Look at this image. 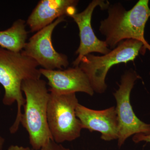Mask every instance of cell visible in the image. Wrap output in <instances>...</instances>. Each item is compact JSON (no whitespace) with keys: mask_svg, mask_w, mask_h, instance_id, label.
Segmentation results:
<instances>
[{"mask_svg":"<svg viewBox=\"0 0 150 150\" xmlns=\"http://www.w3.org/2000/svg\"><path fill=\"white\" fill-rule=\"evenodd\" d=\"M38 66L35 60L21 52H13L0 47V84L4 90L3 103L10 106L16 102L17 106L16 118L9 129L11 134H15L18 130L22 108L25 103L22 83L25 80L40 79L42 75Z\"/></svg>","mask_w":150,"mask_h":150,"instance_id":"obj_1","label":"cell"},{"mask_svg":"<svg viewBox=\"0 0 150 150\" xmlns=\"http://www.w3.org/2000/svg\"><path fill=\"white\" fill-rule=\"evenodd\" d=\"M108 14L100 22L99 30L105 36L108 48L114 49L123 40L134 39L143 43L145 51H150L144 37L145 26L150 17L149 0H139L129 11L116 4L108 7Z\"/></svg>","mask_w":150,"mask_h":150,"instance_id":"obj_2","label":"cell"},{"mask_svg":"<svg viewBox=\"0 0 150 150\" xmlns=\"http://www.w3.org/2000/svg\"><path fill=\"white\" fill-rule=\"evenodd\" d=\"M21 90L25 101L21 123L28 133L32 149L39 150L53 140L47 121L50 92L46 82L40 79L23 81Z\"/></svg>","mask_w":150,"mask_h":150,"instance_id":"obj_3","label":"cell"},{"mask_svg":"<svg viewBox=\"0 0 150 150\" xmlns=\"http://www.w3.org/2000/svg\"><path fill=\"white\" fill-rule=\"evenodd\" d=\"M144 45L134 39L123 40L109 53L103 56L91 54L84 56L79 67L88 78L94 91L104 93L107 88L105 80L109 69L116 64L133 62L140 52H145Z\"/></svg>","mask_w":150,"mask_h":150,"instance_id":"obj_4","label":"cell"},{"mask_svg":"<svg viewBox=\"0 0 150 150\" xmlns=\"http://www.w3.org/2000/svg\"><path fill=\"white\" fill-rule=\"evenodd\" d=\"M50 93L47 121L53 140L61 144L78 139L83 128L76 115L79 103L76 93Z\"/></svg>","mask_w":150,"mask_h":150,"instance_id":"obj_5","label":"cell"},{"mask_svg":"<svg viewBox=\"0 0 150 150\" xmlns=\"http://www.w3.org/2000/svg\"><path fill=\"white\" fill-rule=\"evenodd\" d=\"M140 78L134 70L127 71L121 77L119 88L113 93L116 102L115 110L118 119L119 148L132 135L150 134V124L143 122L137 117L130 101V95L135 81Z\"/></svg>","mask_w":150,"mask_h":150,"instance_id":"obj_6","label":"cell"},{"mask_svg":"<svg viewBox=\"0 0 150 150\" xmlns=\"http://www.w3.org/2000/svg\"><path fill=\"white\" fill-rule=\"evenodd\" d=\"M65 16L60 17L54 22L38 31L26 42L21 53L35 60L42 69L62 70L69 65L68 57L57 52L52 42L55 28L66 21Z\"/></svg>","mask_w":150,"mask_h":150,"instance_id":"obj_7","label":"cell"},{"mask_svg":"<svg viewBox=\"0 0 150 150\" xmlns=\"http://www.w3.org/2000/svg\"><path fill=\"white\" fill-rule=\"evenodd\" d=\"M97 6L101 9H106L109 7V3L101 0H94L84 10L71 16L77 25L80 39L79 46L76 52L78 56L73 63L74 67H78L82 58L88 54L97 52L104 55L111 51L105 41L99 40L96 37L92 27V16Z\"/></svg>","mask_w":150,"mask_h":150,"instance_id":"obj_8","label":"cell"},{"mask_svg":"<svg viewBox=\"0 0 150 150\" xmlns=\"http://www.w3.org/2000/svg\"><path fill=\"white\" fill-rule=\"evenodd\" d=\"M39 70L48 80L50 92L62 94L83 92L91 96L94 94L88 78L79 66L64 70Z\"/></svg>","mask_w":150,"mask_h":150,"instance_id":"obj_9","label":"cell"},{"mask_svg":"<svg viewBox=\"0 0 150 150\" xmlns=\"http://www.w3.org/2000/svg\"><path fill=\"white\" fill-rule=\"evenodd\" d=\"M76 113L83 129L101 133V139L104 141L118 139V122L115 106L98 110L79 103Z\"/></svg>","mask_w":150,"mask_h":150,"instance_id":"obj_10","label":"cell"},{"mask_svg":"<svg viewBox=\"0 0 150 150\" xmlns=\"http://www.w3.org/2000/svg\"><path fill=\"white\" fill-rule=\"evenodd\" d=\"M78 3L76 0H41L28 17L26 24L31 32H37L60 17H71L76 13Z\"/></svg>","mask_w":150,"mask_h":150,"instance_id":"obj_11","label":"cell"},{"mask_svg":"<svg viewBox=\"0 0 150 150\" xmlns=\"http://www.w3.org/2000/svg\"><path fill=\"white\" fill-rule=\"evenodd\" d=\"M25 21L17 20L9 28L0 30V47L13 52H21L26 43L28 33Z\"/></svg>","mask_w":150,"mask_h":150,"instance_id":"obj_12","label":"cell"},{"mask_svg":"<svg viewBox=\"0 0 150 150\" xmlns=\"http://www.w3.org/2000/svg\"><path fill=\"white\" fill-rule=\"evenodd\" d=\"M32 150H34L32 149ZM39 150H70L61 144H58L54 140H51Z\"/></svg>","mask_w":150,"mask_h":150,"instance_id":"obj_13","label":"cell"},{"mask_svg":"<svg viewBox=\"0 0 150 150\" xmlns=\"http://www.w3.org/2000/svg\"><path fill=\"white\" fill-rule=\"evenodd\" d=\"M133 141L135 143L143 142L150 143V134L148 135L142 134H135L133 137Z\"/></svg>","mask_w":150,"mask_h":150,"instance_id":"obj_14","label":"cell"},{"mask_svg":"<svg viewBox=\"0 0 150 150\" xmlns=\"http://www.w3.org/2000/svg\"><path fill=\"white\" fill-rule=\"evenodd\" d=\"M7 150H32L28 147H23L18 145H11Z\"/></svg>","mask_w":150,"mask_h":150,"instance_id":"obj_15","label":"cell"},{"mask_svg":"<svg viewBox=\"0 0 150 150\" xmlns=\"http://www.w3.org/2000/svg\"><path fill=\"white\" fill-rule=\"evenodd\" d=\"M5 143L4 138L0 135V150H3Z\"/></svg>","mask_w":150,"mask_h":150,"instance_id":"obj_16","label":"cell"},{"mask_svg":"<svg viewBox=\"0 0 150 150\" xmlns=\"http://www.w3.org/2000/svg\"><path fill=\"white\" fill-rule=\"evenodd\" d=\"M0 93H1V91H0Z\"/></svg>","mask_w":150,"mask_h":150,"instance_id":"obj_17","label":"cell"},{"mask_svg":"<svg viewBox=\"0 0 150 150\" xmlns=\"http://www.w3.org/2000/svg\"></svg>","mask_w":150,"mask_h":150,"instance_id":"obj_18","label":"cell"}]
</instances>
